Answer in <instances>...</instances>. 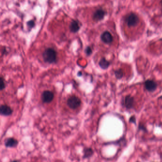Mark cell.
<instances>
[{"label": "cell", "mask_w": 162, "mask_h": 162, "mask_svg": "<svg viewBox=\"0 0 162 162\" xmlns=\"http://www.w3.org/2000/svg\"><path fill=\"white\" fill-rule=\"evenodd\" d=\"M43 58L45 62L52 64L55 62L57 59V53L52 48H48L43 53Z\"/></svg>", "instance_id": "6da1fadb"}, {"label": "cell", "mask_w": 162, "mask_h": 162, "mask_svg": "<svg viewBox=\"0 0 162 162\" xmlns=\"http://www.w3.org/2000/svg\"><path fill=\"white\" fill-rule=\"evenodd\" d=\"M81 104V100L76 96H71L67 101V104L68 107L73 110L79 107Z\"/></svg>", "instance_id": "7a4b0ae2"}, {"label": "cell", "mask_w": 162, "mask_h": 162, "mask_svg": "<svg viewBox=\"0 0 162 162\" xmlns=\"http://www.w3.org/2000/svg\"><path fill=\"white\" fill-rule=\"evenodd\" d=\"M139 19L138 16L135 13H131L128 15L126 19V22L129 27H134L138 24Z\"/></svg>", "instance_id": "3957f363"}, {"label": "cell", "mask_w": 162, "mask_h": 162, "mask_svg": "<svg viewBox=\"0 0 162 162\" xmlns=\"http://www.w3.org/2000/svg\"><path fill=\"white\" fill-rule=\"evenodd\" d=\"M134 102L135 101L134 98L130 95H128L124 98V99L123 101V105L124 107L126 109L129 110L131 109L134 107Z\"/></svg>", "instance_id": "277c9868"}, {"label": "cell", "mask_w": 162, "mask_h": 162, "mask_svg": "<svg viewBox=\"0 0 162 162\" xmlns=\"http://www.w3.org/2000/svg\"><path fill=\"white\" fill-rule=\"evenodd\" d=\"M54 96V93L50 91H45L42 93L41 100L44 103L49 104L53 101Z\"/></svg>", "instance_id": "5b68a950"}, {"label": "cell", "mask_w": 162, "mask_h": 162, "mask_svg": "<svg viewBox=\"0 0 162 162\" xmlns=\"http://www.w3.org/2000/svg\"><path fill=\"white\" fill-rule=\"evenodd\" d=\"M144 85L145 89L149 92H154L157 87V83L154 81L150 79L145 81Z\"/></svg>", "instance_id": "8992f818"}, {"label": "cell", "mask_w": 162, "mask_h": 162, "mask_svg": "<svg viewBox=\"0 0 162 162\" xmlns=\"http://www.w3.org/2000/svg\"><path fill=\"white\" fill-rule=\"evenodd\" d=\"M4 145L7 148H15L19 144L17 139L13 138H7L4 141Z\"/></svg>", "instance_id": "52a82bcc"}, {"label": "cell", "mask_w": 162, "mask_h": 162, "mask_svg": "<svg viewBox=\"0 0 162 162\" xmlns=\"http://www.w3.org/2000/svg\"><path fill=\"white\" fill-rule=\"evenodd\" d=\"M102 41L105 44H110L113 41V37L110 33L108 31H105L101 36Z\"/></svg>", "instance_id": "ba28073f"}, {"label": "cell", "mask_w": 162, "mask_h": 162, "mask_svg": "<svg viewBox=\"0 0 162 162\" xmlns=\"http://www.w3.org/2000/svg\"><path fill=\"white\" fill-rule=\"evenodd\" d=\"M13 113V110L9 106L6 105H3L0 107V113L3 116H10Z\"/></svg>", "instance_id": "9c48e42d"}, {"label": "cell", "mask_w": 162, "mask_h": 162, "mask_svg": "<svg viewBox=\"0 0 162 162\" xmlns=\"http://www.w3.org/2000/svg\"><path fill=\"white\" fill-rule=\"evenodd\" d=\"M105 12L101 9L96 10L93 15V19L96 21H101L105 15Z\"/></svg>", "instance_id": "30bf717a"}, {"label": "cell", "mask_w": 162, "mask_h": 162, "mask_svg": "<svg viewBox=\"0 0 162 162\" xmlns=\"http://www.w3.org/2000/svg\"><path fill=\"white\" fill-rule=\"evenodd\" d=\"M83 159H87V158H90L94 154V150L91 147H84L83 151Z\"/></svg>", "instance_id": "8fae6325"}, {"label": "cell", "mask_w": 162, "mask_h": 162, "mask_svg": "<svg viewBox=\"0 0 162 162\" xmlns=\"http://www.w3.org/2000/svg\"><path fill=\"white\" fill-rule=\"evenodd\" d=\"M70 30L73 33H76L80 30V26L77 21H73L71 22L70 26Z\"/></svg>", "instance_id": "7c38bea8"}, {"label": "cell", "mask_w": 162, "mask_h": 162, "mask_svg": "<svg viewBox=\"0 0 162 162\" xmlns=\"http://www.w3.org/2000/svg\"><path fill=\"white\" fill-rule=\"evenodd\" d=\"M110 63L106 60L105 58H102L99 62V67L104 70L108 68V67H110Z\"/></svg>", "instance_id": "4fadbf2b"}, {"label": "cell", "mask_w": 162, "mask_h": 162, "mask_svg": "<svg viewBox=\"0 0 162 162\" xmlns=\"http://www.w3.org/2000/svg\"><path fill=\"white\" fill-rule=\"evenodd\" d=\"M115 75L116 78L118 79H120L123 76V71L122 69H118L115 71Z\"/></svg>", "instance_id": "5bb4252c"}, {"label": "cell", "mask_w": 162, "mask_h": 162, "mask_svg": "<svg viewBox=\"0 0 162 162\" xmlns=\"http://www.w3.org/2000/svg\"><path fill=\"white\" fill-rule=\"evenodd\" d=\"M0 87H1V90H3L5 88V83H4V80L2 77L0 78Z\"/></svg>", "instance_id": "9a60e30c"}, {"label": "cell", "mask_w": 162, "mask_h": 162, "mask_svg": "<svg viewBox=\"0 0 162 162\" xmlns=\"http://www.w3.org/2000/svg\"><path fill=\"white\" fill-rule=\"evenodd\" d=\"M34 25H35V23L34 21H30L27 22V26H28L29 28H30V29L32 28Z\"/></svg>", "instance_id": "2e32d148"}, {"label": "cell", "mask_w": 162, "mask_h": 162, "mask_svg": "<svg viewBox=\"0 0 162 162\" xmlns=\"http://www.w3.org/2000/svg\"><path fill=\"white\" fill-rule=\"evenodd\" d=\"M85 52H86L87 55H88V56H89L92 53L91 49L89 47H87L86 49V50H85Z\"/></svg>", "instance_id": "e0dca14e"}, {"label": "cell", "mask_w": 162, "mask_h": 162, "mask_svg": "<svg viewBox=\"0 0 162 162\" xmlns=\"http://www.w3.org/2000/svg\"><path fill=\"white\" fill-rule=\"evenodd\" d=\"M138 129H139V130H142L143 131L145 132L147 131V128H145V127L143 124H139Z\"/></svg>", "instance_id": "ac0fdd59"}, {"label": "cell", "mask_w": 162, "mask_h": 162, "mask_svg": "<svg viewBox=\"0 0 162 162\" xmlns=\"http://www.w3.org/2000/svg\"><path fill=\"white\" fill-rule=\"evenodd\" d=\"M129 122L132 123H134V124H136V119H135V117L134 116L131 117L129 119Z\"/></svg>", "instance_id": "d6986e66"}, {"label": "cell", "mask_w": 162, "mask_h": 162, "mask_svg": "<svg viewBox=\"0 0 162 162\" xmlns=\"http://www.w3.org/2000/svg\"><path fill=\"white\" fill-rule=\"evenodd\" d=\"M10 162H18V160H13V161H11Z\"/></svg>", "instance_id": "ffe728a7"}, {"label": "cell", "mask_w": 162, "mask_h": 162, "mask_svg": "<svg viewBox=\"0 0 162 162\" xmlns=\"http://www.w3.org/2000/svg\"><path fill=\"white\" fill-rule=\"evenodd\" d=\"M161 3H162V2H161Z\"/></svg>", "instance_id": "44dd1931"}]
</instances>
